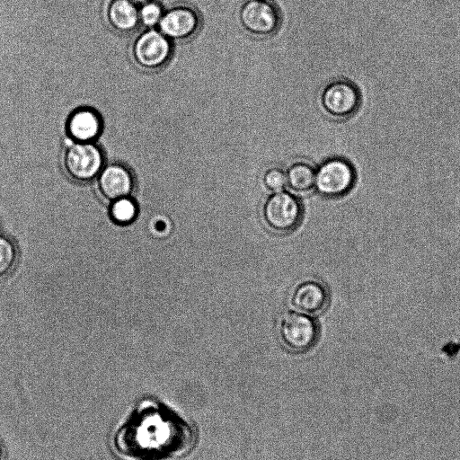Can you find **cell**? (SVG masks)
<instances>
[{
  "label": "cell",
  "mask_w": 460,
  "mask_h": 460,
  "mask_svg": "<svg viewBox=\"0 0 460 460\" xmlns=\"http://www.w3.org/2000/svg\"><path fill=\"white\" fill-rule=\"evenodd\" d=\"M262 181L269 190L281 191L287 185L286 172L278 167L270 168L264 172Z\"/></svg>",
  "instance_id": "9a60e30c"
},
{
  "label": "cell",
  "mask_w": 460,
  "mask_h": 460,
  "mask_svg": "<svg viewBox=\"0 0 460 460\" xmlns=\"http://www.w3.org/2000/svg\"><path fill=\"white\" fill-rule=\"evenodd\" d=\"M3 455H4L3 448H2V447L0 445V460H3Z\"/></svg>",
  "instance_id": "d6986e66"
},
{
  "label": "cell",
  "mask_w": 460,
  "mask_h": 460,
  "mask_svg": "<svg viewBox=\"0 0 460 460\" xmlns=\"http://www.w3.org/2000/svg\"><path fill=\"white\" fill-rule=\"evenodd\" d=\"M361 94L355 84L337 79L328 84L322 92L321 104L325 113L336 119L352 117L359 109Z\"/></svg>",
  "instance_id": "277c9868"
},
{
  "label": "cell",
  "mask_w": 460,
  "mask_h": 460,
  "mask_svg": "<svg viewBox=\"0 0 460 460\" xmlns=\"http://www.w3.org/2000/svg\"><path fill=\"white\" fill-rule=\"evenodd\" d=\"M15 261V249L5 237L0 236V275L9 271Z\"/></svg>",
  "instance_id": "2e32d148"
},
{
  "label": "cell",
  "mask_w": 460,
  "mask_h": 460,
  "mask_svg": "<svg viewBox=\"0 0 460 460\" xmlns=\"http://www.w3.org/2000/svg\"><path fill=\"white\" fill-rule=\"evenodd\" d=\"M279 335L284 346L296 353L309 351L319 337L317 323L303 313H285L279 322Z\"/></svg>",
  "instance_id": "7a4b0ae2"
},
{
  "label": "cell",
  "mask_w": 460,
  "mask_h": 460,
  "mask_svg": "<svg viewBox=\"0 0 460 460\" xmlns=\"http://www.w3.org/2000/svg\"><path fill=\"white\" fill-rule=\"evenodd\" d=\"M239 19L249 33L268 37L278 31L281 16L277 5L270 0H246L240 8Z\"/></svg>",
  "instance_id": "5b68a950"
},
{
  "label": "cell",
  "mask_w": 460,
  "mask_h": 460,
  "mask_svg": "<svg viewBox=\"0 0 460 460\" xmlns=\"http://www.w3.org/2000/svg\"><path fill=\"white\" fill-rule=\"evenodd\" d=\"M108 15L111 23L120 31L133 29L138 20V11L130 0H112Z\"/></svg>",
  "instance_id": "7c38bea8"
},
{
  "label": "cell",
  "mask_w": 460,
  "mask_h": 460,
  "mask_svg": "<svg viewBox=\"0 0 460 460\" xmlns=\"http://www.w3.org/2000/svg\"><path fill=\"white\" fill-rule=\"evenodd\" d=\"M141 5L138 17L145 25L152 26L160 22L163 14L161 5L158 3L150 0Z\"/></svg>",
  "instance_id": "e0dca14e"
},
{
  "label": "cell",
  "mask_w": 460,
  "mask_h": 460,
  "mask_svg": "<svg viewBox=\"0 0 460 460\" xmlns=\"http://www.w3.org/2000/svg\"><path fill=\"white\" fill-rule=\"evenodd\" d=\"M99 189L102 196L111 201L128 197L132 190L131 176L121 166H108L100 175Z\"/></svg>",
  "instance_id": "30bf717a"
},
{
  "label": "cell",
  "mask_w": 460,
  "mask_h": 460,
  "mask_svg": "<svg viewBox=\"0 0 460 460\" xmlns=\"http://www.w3.org/2000/svg\"><path fill=\"white\" fill-rule=\"evenodd\" d=\"M261 214L270 230L277 234H288L299 226L303 207L296 197L281 190L273 192L266 199Z\"/></svg>",
  "instance_id": "6da1fadb"
},
{
  "label": "cell",
  "mask_w": 460,
  "mask_h": 460,
  "mask_svg": "<svg viewBox=\"0 0 460 460\" xmlns=\"http://www.w3.org/2000/svg\"><path fill=\"white\" fill-rule=\"evenodd\" d=\"M68 130L75 139L86 142L93 139L98 135L100 120L93 111H78L70 118Z\"/></svg>",
  "instance_id": "8fae6325"
},
{
  "label": "cell",
  "mask_w": 460,
  "mask_h": 460,
  "mask_svg": "<svg viewBox=\"0 0 460 460\" xmlns=\"http://www.w3.org/2000/svg\"><path fill=\"white\" fill-rule=\"evenodd\" d=\"M170 50L171 47L165 36L155 31L142 34L134 49L137 60L146 67L162 65L169 58Z\"/></svg>",
  "instance_id": "9c48e42d"
},
{
  "label": "cell",
  "mask_w": 460,
  "mask_h": 460,
  "mask_svg": "<svg viewBox=\"0 0 460 460\" xmlns=\"http://www.w3.org/2000/svg\"><path fill=\"white\" fill-rule=\"evenodd\" d=\"M329 302L326 287L318 280L307 279L298 283L290 296V303L295 309L305 314L322 313Z\"/></svg>",
  "instance_id": "52a82bcc"
},
{
  "label": "cell",
  "mask_w": 460,
  "mask_h": 460,
  "mask_svg": "<svg viewBox=\"0 0 460 460\" xmlns=\"http://www.w3.org/2000/svg\"><path fill=\"white\" fill-rule=\"evenodd\" d=\"M355 182V168L342 157L329 158L315 170L314 189L324 197L344 196Z\"/></svg>",
  "instance_id": "3957f363"
},
{
  "label": "cell",
  "mask_w": 460,
  "mask_h": 460,
  "mask_svg": "<svg viewBox=\"0 0 460 460\" xmlns=\"http://www.w3.org/2000/svg\"><path fill=\"white\" fill-rule=\"evenodd\" d=\"M198 13L188 6H178L165 13L160 22L162 33L172 39L183 40L193 36L199 28Z\"/></svg>",
  "instance_id": "ba28073f"
},
{
  "label": "cell",
  "mask_w": 460,
  "mask_h": 460,
  "mask_svg": "<svg viewBox=\"0 0 460 460\" xmlns=\"http://www.w3.org/2000/svg\"><path fill=\"white\" fill-rule=\"evenodd\" d=\"M102 164L99 149L91 144H70L65 158L70 176L78 181H88L100 171Z\"/></svg>",
  "instance_id": "8992f818"
},
{
  "label": "cell",
  "mask_w": 460,
  "mask_h": 460,
  "mask_svg": "<svg viewBox=\"0 0 460 460\" xmlns=\"http://www.w3.org/2000/svg\"><path fill=\"white\" fill-rule=\"evenodd\" d=\"M137 215L135 203L128 197L118 199L112 201L111 207V217L119 224L130 223Z\"/></svg>",
  "instance_id": "5bb4252c"
},
{
  "label": "cell",
  "mask_w": 460,
  "mask_h": 460,
  "mask_svg": "<svg viewBox=\"0 0 460 460\" xmlns=\"http://www.w3.org/2000/svg\"><path fill=\"white\" fill-rule=\"evenodd\" d=\"M287 185L296 192H306L314 188L315 170L305 162L292 164L286 172Z\"/></svg>",
  "instance_id": "4fadbf2b"
},
{
  "label": "cell",
  "mask_w": 460,
  "mask_h": 460,
  "mask_svg": "<svg viewBox=\"0 0 460 460\" xmlns=\"http://www.w3.org/2000/svg\"><path fill=\"white\" fill-rule=\"evenodd\" d=\"M134 4H143L150 0H130Z\"/></svg>",
  "instance_id": "ac0fdd59"
}]
</instances>
